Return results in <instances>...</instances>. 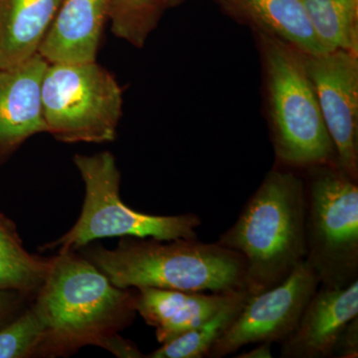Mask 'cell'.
<instances>
[{"label":"cell","instance_id":"cell-1","mask_svg":"<svg viewBox=\"0 0 358 358\" xmlns=\"http://www.w3.org/2000/svg\"><path fill=\"white\" fill-rule=\"evenodd\" d=\"M136 292L115 287L75 252L59 253L36 294L35 305L46 331L38 355H72L86 345L102 346L136 317Z\"/></svg>","mask_w":358,"mask_h":358},{"label":"cell","instance_id":"cell-2","mask_svg":"<svg viewBox=\"0 0 358 358\" xmlns=\"http://www.w3.org/2000/svg\"><path fill=\"white\" fill-rule=\"evenodd\" d=\"M217 243L243 259L250 294L284 281L306 260L303 176L282 166L268 171Z\"/></svg>","mask_w":358,"mask_h":358},{"label":"cell","instance_id":"cell-3","mask_svg":"<svg viewBox=\"0 0 358 358\" xmlns=\"http://www.w3.org/2000/svg\"><path fill=\"white\" fill-rule=\"evenodd\" d=\"M86 257L117 288L247 291L243 259L217 242L122 237L117 248L93 247Z\"/></svg>","mask_w":358,"mask_h":358},{"label":"cell","instance_id":"cell-4","mask_svg":"<svg viewBox=\"0 0 358 358\" xmlns=\"http://www.w3.org/2000/svg\"><path fill=\"white\" fill-rule=\"evenodd\" d=\"M257 33L265 70L273 145L280 166L299 171L324 164L338 166L303 53L277 37Z\"/></svg>","mask_w":358,"mask_h":358},{"label":"cell","instance_id":"cell-5","mask_svg":"<svg viewBox=\"0 0 358 358\" xmlns=\"http://www.w3.org/2000/svg\"><path fill=\"white\" fill-rule=\"evenodd\" d=\"M306 261L320 287L358 280V185L338 166L303 169Z\"/></svg>","mask_w":358,"mask_h":358},{"label":"cell","instance_id":"cell-6","mask_svg":"<svg viewBox=\"0 0 358 358\" xmlns=\"http://www.w3.org/2000/svg\"><path fill=\"white\" fill-rule=\"evenodd\" d=\"M73 162L86 187L81 215L66 234L44 248H59V253L75 252L94 240L110 237L154 238L164 241L197 239L201 219L196 214L150 215L127 206L120 197L121 173L110 152L76 155Z\"/></svg>","mask_w":358,"mask_h":358},{"label":"cell","instance_id":"cell-7","mask_svg":"<svg viewBox=\"0 0 358 358\" xmlns=\"http://www.w3.org/2000/svg\"><path fill=\"white\" fill-rule=\"evenodd\" d=\"M47 133L64 143L115 141L122 114V91L95 62L54 63L42 81Z\"/></svg>","mask_w":358,"mask_h":358},{"label":"cell","instance_id":"cell-8","mask_svg":"<svg viewBox=\"0 0 358 358\" xmlns=\"http://www.w3.org/2000/svg\"><path fill=\"white\" fill-rule=\"evenodd\" d=\"M319 287V278L305 260L277 286L249 294L241 312L206 357H227L252 343H282L296 329Z\"/></svg>","mask_w":358,"mask_h":358},{"label":"cell","instance_id":"cell-9","mask_svg":"<svg viewBox=\"0 0 358 358\" xmlns=\"http://www.w3.org/2000/svg\"><path fill=\"white\" fill-rule=\"evenodd\" d=\"M320 112L334 145L336 164L358 179V54L336 50L303 54Z\"/></svg>","mask_w":358,"mask_h":358},{"label":"cell","instance_id":"cell-10","mask_svg":"<svg viewBox=\"0 0 358 358\" xmlns=\"http://www.w3.org/2000/svg\"><path fill=\"white\" fill-rule=\"evenodd\" d=\"M357 317L358 280L343 288L319 287L293 333L280 343V357H333L334 345L341 331Z\"/></svg>","mask_w":358,"mask_h":358},{"label":"cell","instance_id":"cell-11","mask_svg":"<svg viewBox=\"0 0 358 358\" xmlns=\"http://www.w3.org/2000/svg\"><path fill=\"white\" fill-rule=\"evenodd\" d=\"M48 62L38 53L0 69V150H11L34 134L47 133L42 81Z\"/></svg>","mask_w":358,"mask_h":358},{"label":"cell","instance_id":"cell-12","mask_svg":"<svg viewBox=\"0 0 358 358\" xmlns=\"http://www.w3.org/2000/svg\"><path fill=\"white\" fill-rule=\"evenodd\" d=\"M112 0H63L38 54L49 64L95 62Z\"/></svg>","mask_w":358,"mask_h":358},{"label":"cell","instance_id":"cell-13","mask_svg":"<svg viewBox=\"0 0 358 358\" xmlns=\"http://www.w3.org/2000/svg\"><path fill=\"white\" fill-rule=\"evenodd\" d=\"M240 292H185L136 289V313L155 327L157 341L166 343L203 324Z\"/></svg>","mask_w":358,"mask_h":358},{"label":"cell","instance_id":"cell-14","mask_svg":"<svg viewBox=\"0 0 358 358\" xmlns=\"http://www.w3.org/2000/svg\"><path fill=\"white\" fill-rule=\"evenodd\" d=\"M63 0H0V69L38 53Z\"/></svg>","mask_w":358,"mask_h":358},{"label":"cell","instance_id":"cell-15","mask_svg":"<svg viewBox=\"0 0 358 358\" xmlns=\"http://www.w3.org/2000/svg\"><path fill=\"white\" fill-rule=\"evenodd\" d=\"M228 11L248 21L257 31L287 42L301 53L329 52L317 38L301 0H220Z\"/></svg>","mask_w":358,"mask_h":358},{"label":"cell","instance_id":"cell-16","mask_svg":"<svg viewBox=\"0 0 358 358\" xmlns=\"http://www.w3.org/2000/svg\"><path fill=\"white\" fill-rule=\"evenodd\" d=\"M53 262L26 251L15 225L0 213V291L38 293Z\"/></svg>","mask_w":358,"mask_h":358},{"label":"cell","instance_id":"cell-17","mask_svg":"<svg viewBox=\"0 0 358 358\" xmlns=\"http://www.w3.org/2000/svg\"><path fill=\"white\" fill-rule=\"evenodd\" d=\"M317 38L329 51L358 54V0H301Z\"/></svg>","mask_w":358,"mask_h":358},{"label":"cell","instance_id":"cell-18","mask_svg":"<svg viewBox=\"0 0 358 358\" xmlns=\"http://www.w3.org/2000/svg\"><path fill=\"white\" fill-rule=\"evenodd\" d=\"M247 291L240 292L230 303L224 306L203 324L187 333L162 343L159 348L147 355L148 358H203L208 355L225 331L241 312L248 298Z\"/></svg>","mask_w":358,"mask_h":358},{"label":"cell","instance_id":"cell-19","mask_svg":"<svg viewBox=\"0 0 358 358\" xmlns=\"http://www.w3.org/2000/svg\"><path fill=\"white\" fill-rule=\"evenodd\" d=\"M164 9L162 0H112L110 29L117 38L141 48Z\"/></svg>","mask_w":358,"mask_h":358},{"label":"cell","instance_id":"cell-20","mask_svg":"<svg viewBox=\"0 0 358 358\" xmlns=\"http://www.w3.org/2000/svg\"><path fill=\"white\" fill-rule=\"evenodd\" d=\"M45 331L43 317L34 303L17 319L0 329V358L29 357L38 355Z\"/></svg>","mask_w":358,"mask_h":358},{"label":"cell","instance_id":"cell-21","mask_svg":"<svg viewBox=\"0 0 358 358\" xmlns=\"http://www.w3.org/2000/svg\"><path fill=\"white\" fill-rule=\"evenodd\" d=\"M358 357V317L350 320L334 345L333 357L357 358Z\"/></svg>","mask_w":358,"mask_h":358},{"label":"cell","instance_id":"cell-22","mask_svg":"<svg viewBox=\"0 0 358 358\" xmlns=\"http://www.w3.org/2000/svg\"><path fill=\"white\" fill-rule=\"evenodd\" d=\"M101 348L109 350L115 357L121 358H141L145 357L138 350V348L133 343L121 338L117 334H113L110 336Z\"/></svg>","mask_w":358,"mask_h":358},{"label":"cell","instance_id":"cell-23","mask_svg":"<svg viewBox=\"0 0 358 358\" xmlns=\"http://www.w3.org/2000/svg\"><path fill=\"white\" fill-rule=\"evenodd\" d=\"M20 294L14 291H0V320L16 307L20 301Z\"/></svg>","mask_w":358,"mask_h":358},{"label":"cell","instance_id":"cell-24","mask_svg":"<svg viewBox=\"0 0 358 358\" xmlns=\"http://www.w3.org/2000/svg\"><path fill=\"white\" fill-rule=\"evenodd\" d=\"M270 343H260L255 348H252L249 352L240 353L236 358H272V350H271Z\"/></svg>","mask_w":358,"mask_h":358},{"label":"cell","instance_id":"cell-25","mask_svg":"<svg viewBox=\"0 0 358 358\" xmlns=\"http://www.w3.org/2000/svg\"><path fill=\"white\" fill-rule=\"evenodd\" d=\"M182 1L183 0H162L164 8H166V7L178 6V4Z\"/></svg>","mask_w":358,"mask_h":358}]
</instances>
